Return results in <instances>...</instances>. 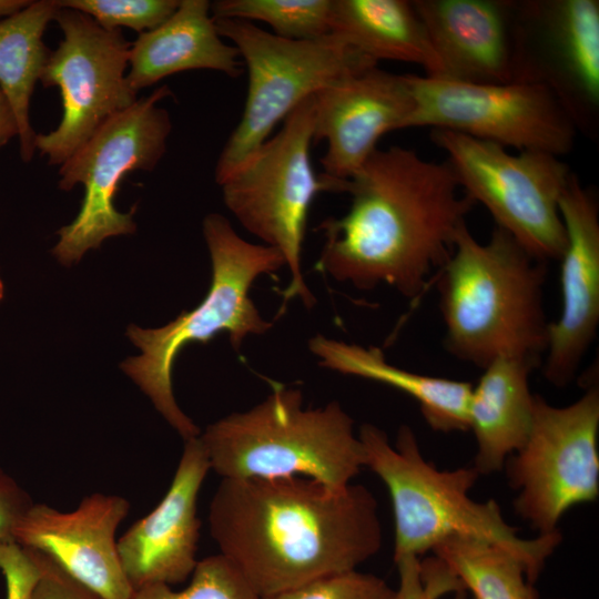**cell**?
Returning <instances> with one entry per match:
<instances>
[{"mask_svg":"<svg viewBox=\"0 0 599 599\" xmlns=\"http://www.w3.org/2000/svg\"><path fill=\"white\" fill-rule=\"evenodd\" d=\"M203 235L212 263L207 294L196 307L162 327L129 325L126 335L141 354L120 365L184 441L201 433L173 394L172 369L179 353L191 343H207L221 332L229 334L232 346L238 351L246 336L268 331L272 323L260 314L248 295L250 288L260 275L286 265L281 251L245 241L222 214L205 216Z\"/></svg>","mask_w":599,"mask_h":599,"instance_id":"5b68a950","label":"cell"},{"mask_svg":"<svg viewBox=\"0 0 599 599\" xmlns=\"http://www.w3.org/2000/svg\"><path fill=\"white\" fill-rule=\"evenodd\" d=\"M599 388L593 382L580 398L554 406L535 395L534 417L524 445L504 468L516 514L537 531H558L572 507L599 495Z\"/></svg>","mask_w":599,"mask_h":599,"instance_id":"8fae6325","label":"cell"},{"mask_svg":"<svg viewBox=\"0 0 599 599\" xmlns=\"http://www.w3.org/2000/svg\"><path fill=\"white\" fill-rule=\"evenodd\" d=\"M3 297H4V285H3L2 278L0 277V302L3 300Z\"/></svg>","mask_w":599,"mask_h":599,"instance_id":"d590c367","label":"cell"},{"mask_svg":"<svg viewBox=\"0 0 599 599\" xmlns=\"http://www.w3.org/2000/svg\"><path fill=\"white\" fill-rule=\"evenodd\" d=\"M199 437L211 470L222 479L301 476L341 489L365 467L352 417L337 402L305 407L298 388L276 387Z\"/></svg>","mask_w":599,"mask_h":599,"instance_id":"8992f818","label":"cell"},{"mask_svg":"<svg viewBox=\"0 0 599 599\" xmlns=\"http://www.w3.org/2000/svg\"><path fill=\"white\" fill-rule=\"evenodd\" d=\"M214 19L263 21L274 34L291 40H313L329 34L332 0H217Z\"/></svg>","mask_w":599,"mask_h":599,"instance_id":"484cf974","label":"cell"},{"mask_svg":"<svg viewBox=\"0 0 599 599\" xmlns=\"http://www.w3.org/2000/svg\"><path fill=\"white\" fill-rule=\"evenodd\" d=\"M0 571L6 580V599H29L41 575L35 551L13 540L0 542Z\"/></svg>","mask_w":599,"mask_h":599,"instance_id":"f546056e","label":"cell"},{"mask_svg":"<svg viewBox=\"0 0 599 599\" xmlns=\"http://www.w3.org/2000/svg\"><path fill=\"white\" fill-rule=\"evenodd\" d=\"M172 95L169 87L161 85L138 99L60 165V190L70 191L79 183L84 186L79 213L58 231L52 253L61 264L78 263L108 237L135 232V206L121 213L114 205L115 194L128 173L152 171L164 155L172 123L169 112L158 103Z\"/></svg>","mask_w":599,"mask_h":599,"instance_id":"9c48e42d","label":"cell"},{"mask_svg":"<svg viewBox=\"0 0 599 599\" xmlns=\"http://www.w3.org/2000/svg\"><path fill=\"white\" fill-rule=\"evenodd\" d=\"M129 501L94 493L72 511L32 504L12 529L20 546L42 552L103 599H131L118 552L115 532L128 516Z\"/></svg>","mask_w":599,"mask_h":599,"instance_id":"9a60e30c","label":"cell"},{"mask_svg":"<svg viewBox=\"0 0 599 599\" xmlns=\"http://www.w3.org/2000/svg\"><path fill=\"white\" fill-rule=\"evenodd\" d=\"M538 364L499 357L483 368L468 403V430L476 440L474 468L479 475L500 471L526 441L534 417L529 376Z\"/></svg>","mask_w":599,"mask_h":599,"instance_id":"44dd1931","label":"cell"},{"mask_svg":"<svg viewBox=\"0 0 599 599\" xmlns=\"http://www.w3.org/2000/svg\"><path fill=\"white\" fill-rule=\"evenodd\" d=\"M262 599H397V593L383 578L356 569Z\"/></svg>","mask_w":599,"mask_h":599,"instance_id":"f1b7e54d","label":"cell"},{"mask_svg":"<svg viewBox=\"0 0 599 599\" xmlns=\"http://www.w3.org/2000/svg\"><path fill=\"white\" fill-rule=\"evenodd\" d=\"M514 81L548 87L577 129H593L599 108V2L512 1Z\"/></svg>","mask_w":599,"mask_h":599,"instance_id":"5bb4252c","label":"cell"},{"mask_svg":"<svg viewBox=\"0 0 599 599\" xmlns=\"http://www.w3.org/2000/svg\"><path fill=\"white\" fill-rule=\"evenodd\" d=\"M32 504L28 494L0 469V542L13 540L14 525Z\"/></svg>","mask_w":599,"mask_h":599,"instance_id":"1f68e13d","label":"cell"},{"mask_svg":"<svg viewBox=\"0 0 599 599\" xmlns=\"http://www.w3.org/2000/svg\"><path fill=\"white\" fill-rule=\"evenodd\" d=\"M546 263L497 226L488 241L479 242L464 224L439 268L446 349L480 369L499 357L540 366L549 326L544 308Z\"/></svg>","mask_w":599,"mask_h":599,"instance_id":"3957f363","label":"cell"},{"mask_svg":"<svg viewBox=\"0 0 599 599\" xmlns=\"http://www.w3.org/2000/svg\"><path fill=\"white\" fill-rule=\"evenodd\" d=\"M214 22L217 33L237 49L248 75L242 118L215 166L217 184L257 150L276 124L303 100L377 65L332 33L313 40H291L250 21L214 19Z\"/></svg>","mask_w":599,"mask_h":599,"instance_id":"ba28073f","label":"cell"},{"mask_svg":"<svg viewBox=\"0 0 599 599\" xmlns=\"http://www.w3.org/2000/svg\"><path fill=\"white\" fill-rule=\"evenodd\" d=\"M315 97L313 143L325 141L324 174L352 179L378 149V140L408 128L414 99L404 74L377 65L325 88Z\"/></svg>","mask_w":599,"mask_h":599,"instance_id":"e0dca14e","label":"cell"},{"mask_svg":"<svg viewBox=\"0 0 599 599\" xmlns=\"http://www.w3.org/2000/svg\"><path fill=\"white\" fill-rule=\"evenodd\" d=\"M41 575L29 599H103L59 567L52 559L34 550Z\"/></svg>","mask_w":599,"mask_h":599,"instance_id":"4dcf8cb0","label":"cell"},{"mask_svg":"<svg viewBox=\"0 0 599 599\" xmlns=\"http://www.w3.org/2000/svg\"><path fill=\"white\" fill-rule=\"evenodd\" d=\"M63 39L51 51L40 81L58 87L62 99L59 125L37 134L34 145L50 165H62L106 121L136 102L128 83L131 43L121 29L106 30L78 10L59 8L54 19Z\"/></svg>","mask_w":599,"mask_h":599,"instance_id":"4fadbf2b","label":"cell"},{"mask_svg":"<svg viewBox=\"0 0 599 599\" xmlns=\"http://www.w3.org/2000/svg\"><path fill=\"white\" fill-rule=\"evenodd\" d=\"M18 135L19 126L14 111L9 99L0 89V148Z\"/></svg>","mask_w":599,"mask_h":599,"instance_id":"836d02e7","label":"cell"},{"mask_svg":"<svg viewBox=\"0 0 599 599\" xmlns=\"http://www.w3.org/2000/svg\"><path fill=\"white\" fill-rule=\"evenodd\" d=\"M177 0H60L59 7L78 10L106 30L121 27L139 33L162 24L176 10Z\"/></svg>","mask_w":599,"mask_h":599,"instance_id":"83f0119b","label":"cell"},{"mask_svg":"<svg viewBox=\"0 0 599 599\" xmlns=\"http://www.w3.org/2000/svg\"><path fill=\"white\" fill-rule=\"evenodd\" d=\"M59 8L58 0L31 1L0 21V89L14 111L20 156L26 163L33 158L37 136L30 123V101L51 52L43 33Z\"/></svg>","mask_w":599,"mask_h":599,"instance_id":"cb8c5ba5","label":"cell"},{"mask_svg":"<svg viewBox=\"0 0 599 599\" xmlns=\"http://www.w3.org/2000/svg\"><path fill=\"white\" fill-rule=\"evenodd\" d=\"M345 193L347 213L317 227L324 245L316 267L358 290L387 284L408 298L449 257L475 205L447 161L398 145L376 149Z\"/></svg>","mask_w":599,"mask_h":599,"instance_id":"7a4b0ae2","label":"cell"},{"mask_svg":"<svg viewBox=\"0 0 599 599\" xmlns=\"http://www.w3.org/2000/svg\"><path fill=\"white\" fill-rule=\"evenodd\" d=\"M207 0H181L162 24L139 34L129 52V85L138 92L174 73L207 69L238 78L243 62L226 44L210 16Z\"/></svg>","mask_w":599,"mask_h":599,"instance_id":"ffe728a7","label":"cell"},{"mask_svg":"<svg viewBox=\"0 0 599 599\" xmlns=\"http://www.w3.org/2000/svg\"><path fill=\"white\" fill-rule=\"evenodd\" d=\"M210 534L261 597L356 570L382 548L374 495L301 477L221 479L210 502Z\"/></svg>","mask_w":599,"mask_h":599,"instance_id":"6da1fadb","label":"cell"},{"mask_svg":"<svg viewBox=\"0 0 599 599\" xmlns=\"http://www.w3.org/2000/svg\"><path fill=\"white\" fill-rule=\"evenodd\" d=\"M404 77L414 99L407 129L449 130L504 148L558 156L572 148L576 123L555 92L544 84Z\"/></svg>","mask_w":599,"mask_h":599,"instance_id":"7c38bea8","label":"cell"},{"mask_svg":"<svg viewBox=\"0 0 599 599\" xmlns=\"http://www.w3.org/2000/svg\"><path fill=\"white\" fill-rule=\"evenodd\" d=\"M315 97L303 100L283 128L245 159L221 184L223 200L245 230L283 254L291 280L284 304L300 297L306 307L315 297L302 273V247L311 204L322 192H346L347 181L316 174L313 143Z\"/></svg>","mask_w":599,"mask_h":599,"instance_id":"52a82bcc","label":"cell"},{"mask_svg":"<svg viewBox=\"0 0 599 599\" xmlns=\"http://www.w3.org/2000/svg\"><path fill=\"white\" fill-rule=\"evenodd\" d=\"M29 0H0V21L29 6Z\"/></svg>","mask_w":599,"mask_h":599,"instance_id":"e575fe53","label":"cell"},{"mask_svg":"<svg viewBox=\"0 0 599 599\" xmlns=\"http://www.w3.org/2000/svg\"><path fill=\"white\" fill-rule=\"evenodd\" d=\"M566 242L560 261L561 309L549 322L541 362L547 382L565 387L577 375L599 324V211L572 174L560 199Z\"/></svg>","mask_w":599,"mask_h":599,"instance_id":"2e32d148","label":"cell"},{"mask_svg":"<svg viewBox=\"0 0 599 599\" xmlns=\"http://www.w3.org/2000/svg\"><path fill=\"white\" fill-rule=\"evenodd\" d=\"M365 467L385 484L392 500L395 526V562L418 558L443 541L471 538L498 546L514 555L534 583L546 561L561 542L560 531L521 538L507 524L499 505L469 496L479 474L474 467L440 470L427 461L408 425L398 429L394 445L373 424L358 432Z\"/></svg>","mask_w":599,"mask_h":599,"instance_id":"277c9868","label":"cell"},{"mask_svg":"<svg viewBox=\"0 0 599 599\" xmlns=\"http://www.w3.org/2000/svg\"><path fill=\"white\" fill-rule=\"evenodd\" d=\"M131 599H262L222 555L199 560L183 590L150 585L134 590Z\"/></svg>","mask_w":599,"mask_h":599,"instance_id":"4316f807","label":"cell"},{"mask_svg":"<svg viewBox=\"0 0 599 599\" xmlns=\"http://www.w3.org/2000/svg\"><path fill=\"white\" fill-rule=\"evenodd\" d=\"M443 79L470 83L514 81L512 1L414 0Z\"/></svg>","mask_w":599,"mask_h":599,"instance_id":"d6986e66","label":"cell"},{"mask_svg":"<svg viewBox=\"0 0 599 599\" xmlns=\"http://www.w3.org/2000/svg\"><path fill=\"white\" fill-rule=\"evenodd\" d=\"M432 551L473 593V599H538L522 564L498 546L454 537Z\"/></svg>","mask_w":599,"mask_h":599,"instance_id":"d4e9b609","label":"cell"},{"mask_svg":"<svg viewBox=\"0 0 599 599\" xmlns=\"http://www.w3.org/2000/svg\"><path fill=\"white\" fill-rule=\"evenodd\" d=\"M329 33L378 63L418 64L443 78V67L412 1L332 0Z\"/></svg>","mask_w":599,"mask_h":599,"instance_id":"603a6c76","label":"cell"},{"mask_svg":"<svg viewBox=\"0 0 599 599\" xmlns=\"http://www.w3.org/2000/svg\"><path fill=\"white\" fill-rule=\"evenodd\" d=\"M396 565L399 573L397 599H439L441 595L435 588L422 582L418 558L400 560ZM451 599H467V591H458Z\"/></svg>","mask_w":599,"mask_h":599,"instance_id":"d6a6232c","label":"cell"},{"mask_svg":"<svg viewBox=\"0 0 599 599\" xmlns=\"http://www.w3.org/2000/svg\"><path fill=\"white\" fill-rule=\"evenodd\" d=\"M211 470L200 437L185 440L171 485L146 516L118 540L123 571L134 590L186 580L197 564V495Z\"/></svg>","mask_w":599,"mask_h":599,"instance_id":"ac0fdd59","label":"cell"},{"mask_svg":"<svg viewBox=\"0 0 599 599\" xmlns=\"http://www.w3.org/2000/svg\"><path fill=\"white\" fill-rule=\"evenodd\" d=\"M432 140L447 154L461 191L490 213L496 226L536 258L559 260L566 242L560 199L573 173L558 155L509 153L463 133L434 129Z\"/></svg>","mask_w":599,"mask_h":599,"instance_id":"30bf717a","label":"cell"},{"mask_svg":"<svg viewBox=\"0 0 599 599\" xmlns=\"http://www.w3.org/2000/svg\"><path fill=\"white\" fill-rule=\"evenodd\" d=\"M308 347L323 367L385 384L413 398L433 430H468L471 384L394 366L386 361L382 349L373 346L364 347L316 335L309 339Z\"/></svg>","mask_w":599,"mask_h":599,"instance_id":"7402d4cb","label":"cell"}]
</instances>
